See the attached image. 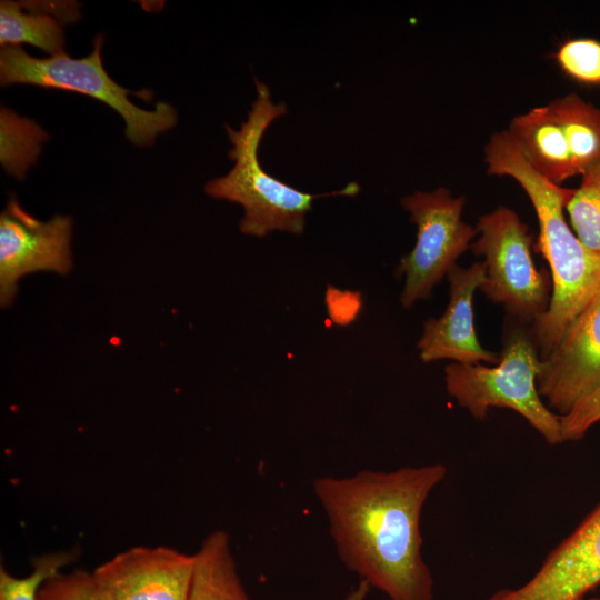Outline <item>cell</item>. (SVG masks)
I'll return each instance as SVG.
<instances>
[{
	"mask_svg": "<svg viewBox=\"0 0 600 600\" xmlns=\"http://www.w3.org/2000/svg\"><path fill=\"white\" fill-rule=\"evenodd\" d=\"M76 558L74 551H59L43 554L32 561L33 570L27 577H14L3 567L0 569V600H38L41 584L60 572L59 570Z\"/></svg>",
	"mask_w": 600,
	"mask_h": 600,
	"instance_id": "cell-18",
	"label": "cell"
},
{
	"mask_svg": "<svg viewBox=\"0 0 600 600\" xmlns=\"http://www.w3.org/2000/svg\"><path fill=\"white\" fill-rule=\"evenodd\" d=\"M72 220L40 221L11 198L0 216V302H13L20 278L38 271L68 274L72 268Z\"/></svg>",
	"mask_w": 600,
	"mask_h": 600,
	"instance_id": "cell-8",
	"label": "cell"
},
{
	"mask_svg": "<svg viewBox=\"0 0 600 600\" xmlns=\"http://www.w3.org/2000/svg\"><path fill=\"white\" fill-rule=\"evenodd\" d=\"M540 363L530 331L511 321L497 366L449 363L444 369L447 392L478 420L491 408L511 409L549 444H559L563 442L560 416L546 404L537 387Z\"/></svg>",
	"mask_w": 600,
	"mask_h": 600,
	"instance_id": "cell-5",
	"label": "cell"
},
{
	"mask_svg": "<svg viewBox=\"0 0 600 600\" xmlns=\"http://www.w3.org/2000/svg\"><path fill=\"white\" fill-rule=\"evenodd\" d=\"M370 589V586L366 581L359 580L358 584L351 589L344 600H366Z\"/></svg>",
	"mask_w": 600,
	"mask_h": 600,
	"instance_id": "cell-23",
	"label": "cell"
},
{
	"mask_svg": "<svg viewBox=\"0 0 600 600\" xmlns=\"http://www.w3.org/2000/svg\"><path fill=\"white\" fill-rule=\"evenodd\" d=\"M553 59L570 79L584 86H600V41L574 38L562 42Z\"/></svg>",
	"mask_w": 600,
	"mask_h": 600,
	"instance_id": "cell-19",
	"label": "cell"
},
{
	"mask_svg": "<svg viewBox=\"0 0 600 600\" xmlns=\"http://www.w3.org/2000/svg\"><path fill=\"white\" fill-rule=\"evenodd\" d=\"M102 36L93 40V50L82 58L62 52L48 58L28 54L20 46L2 47L0 51L1 86L32 84L66 90L94 98L114 111L126 122L127 138L138 147L151 146L157 136L172 129L177 111L167 102H158L153 110L133 104L129 96L150 101L153 93L143 89L132 91L112 80L101 59Z\"/></svg>",
	"mask_w": 600,
	"mask_h": 600,
	"instance_id": "cell-4",
	"label": "cell"
},
{
	"mask_svg": "<svg viewBox=\"0 0 600 600\" xmlns=\"http://www.w3.org/2000/svg\"><path fill=\"white\" fill-rule=\"evenodd\" d=\"M486 276L484 262L453 267L448 273L449 302L440 318L424 322L418 341L423 362L449 359L456 363H498L499 354L484 349L474 329L473 294Z\"/></svg>",
	"mask_w": 600,
	"mask_h": 600,
	"instance_id": "cell-12",
	"label": "cell"
},
{
	"mask_svg": "<svg viewBox=\"0 0 600 600\" xmlns=\"http://www.w3.org/2000/svg\"><path fill=\"white\" fill-rule=\"evenodd\" d=\"M1 131L18 139L17 154L9 174L22 179L27 169L32 166L41 150V143L47 140V133L29 119L20 118L10 110L1 109Z\"/></svg>",
	"mask_w": 600,
	"mask_h": 600,
	"instance_id": "cell-20",
	"label": "cell"
},
{
	"mask_svg": "<svg viewBox=\"0 0 600 600\" xmlns=\"http://www.w3.org/2000/svg\"><path fill=\"white\" fill-rule=\"evenodd\" d=\"M478 239L470 249L484 258L486 276L480 291L501 304L519 323L543 314L551 298V276L532 259V236L517 212L500 206L477 222Z\"/></svg>",
	"mask_w": 600,
	"mask_h": 600,
	"instance_id": "cell-6",
	"label": "cell"
},
{
	"mask_svg": "<svg viewBox=\"0 0 600 600\" xmlns=\"http://www.w3.org/2000/svg\"><path fill=\"white\" fill-rule=\"evenodd\" d=\"M257 98L252 102L247 120L238 130L226 126L232 144L228 156L234 162L224 176L207 182L208 196L236 202L244 210L239 223L242 233L266 237L279 230L301 234L307 212L318 198L330 196H356L360 187L350 182L343 189L311 194L298 190L266 172L259 161L261 140L274 120L287 113L284 102L274 103L266 83L254 78Z\"/></svg>",
	"mask_w": 600,
	"mask_h": 600,
	"instance_id": "cell-3",
	"label": "cell"
},
{
	"mask_svg": "<svg viewBox=\"0 0 600 600\" xmlns=\"http://www.w3.org/2000/svg\"><path fill=\"white\" fill-rule=\"evenodd\" d=\"M537 387L546 404L559 416L600 388V293L541 359Z\"/></svg>",
	"mask_w": 600,
	"mask_h": 600,
	"instance_id": "cell-9",
	"label": "cell"
},
{
	"mask_svg": "<svg viewBox=\"0 0 600 600\" xmlns=\"http://www.w3.org/2000/svg\"><path fill=\"white\" fill-rule=\"evenodd\" d=\"M464 201V197H453L443 187L416 191L401 200L417 226L416 244L397 269L399 276L404 274L400 297L404 308L430 298L433 287L457 266L478 236L477 228L462 220Z\"/></svg>",
	"mask_w": 600,
	"mask_h": 600,
	"instance_id": "cell-7",
	"label": "cell"
},
{
	"mask_svg": "<svg viewBox=\"0 0 600 600\" xmlns=\"http://www.w3.org/2000/svg\"><path fill=\"white\" fill-rule=\"evenodd\" d=\"M188 600H250L240 581L226 531L209 533L193 553Z\"/></svg>",
	"mask_w": 600,
	"mask_h": 600,
	"instance_id": "cell-15",
	"label": "cell"
},
{
	"mask_svg": "<svg viewBox=\"0 0 600 600\" xmlns=\"http://www.w3.org/2000/svg\"><path fill=\"white\" fill-rule=\"evenodd\" d=\"M79 10L76 2H0V44L28 43L50 56L64 52L62 23L76 21Z\"/></svg>",
	"mask_w": 600,
	"mask_h": 600,
	"instance_id": "cell-14",
	"label": "cell"
},
{
	"mask_svg": "<svg viewBox=\"0 0 600 600\" xmlns=\"http://www.w3.org/2000/svg\"><path fill=\"white\" fill-rule=\"evenodd\" d=\"M584 600H600V597H591V598H588V599H584Z\"/></svg>",
	"mask_w": 600,
	"mask_h": 600,
	"instance_id": "cell-24",
	"label": "cell"
},
{
	"mask_svg": "<svg viewBox=\"0 0 600 600\" xmlns=\"http://www.w3.org/2000/svg\"><path fill=\"white\" fill-rule=\"evenodd\" d=\"M447 471L432 463L313 481L340 560L390 600L433 598V577L421 554L420 518Z\"/></svg>",
	"mask_w": 600,
	"mask_h": 600,
	"instance_id": "cell-1",
	"label": "cell"
},
{
	"mask_svg": "<svg viewBox=\"0 0 600 600\" xmlns=\"http://www.w3.org/2000/svg\"><path fill=\"white\" fill-rule=\"evenodd\" d=\"M564 209L579 240L600 253V164L581 176Z\"/></svg>",
	"mask_w": 600,
	"mask_h": 600,
	"instance_id": "cell-17",
	"label": "cell"
},
{
	"mask_svg": "<svg viewBox=\"0 0 600 600\" xmlns=\"http://www.w3.org/2000/svg\"><path fill=\"white\" fill-rule=\"evenodd\" d=\"M548 107L557 118L568 142L574 176L600 164V107L574 92L558 98Z\"/></svg>",
	"mask_w": 600,
	"mask_h": 600,
	"instance_id": "cell-16",
	"label": "cell"
},
{
	"mask_svg": "<svg viewBox=\"0 0 600 600\" xmlns=\"http://www.w3.org/2000/svg\"><path fill=\"white\" fill-rule=\"evenodd\" d=\"M600 421V388L578 401L564 416H560L561 436L564 441L582 439Z\"/></svg>",
	"mask_w": 600,
	"mask_h": 600,
	"instance_id": "cell-22",
	"label": "cell"
},
{
	"mask_svg": "<svg viewBox=\"0 0 600 600\" xmlns=\"http://www.w3.org/2000/svg\"><path fill=\"white\" fill-rule=\"evenodd\" d=\"M38 600H114L93 572L74 570L58 572L47 579L38 591Z\"/></svg>",
	"mask_w": 600,
	"mask_h": 600,
	"instance_id": "cell-21",
	"label": "cell"
},
{
	"mask_svg": "<svg viewBox=\"0 0 600 600\" xmlns=\"http://www.w3.org/2000/svg\"><path fill=\"white\" fill-rule=\"evenodd\" d=\"M507 132L530 166L550 182L561 186L574 177L567 139L548 104L514 117Z\"/></svg>",
	"mask_w": 600,
	"mask_h": 600,
	"instance_id": "cell-13",
	"label": "cell"
},
{
	"mask_svg": "<svg viewBox=\"0 0 600 600\" xmlns=\"http://www.w3.org/2000/svg\"><path fill=\"white\" fill-rule=\"evenodd\" d=\"M489 174L514 179L529 197L539 223L536 250L550 266L551 298L547 311L531 322L540 358L559 343L572 320L600 293V253L586 247L568 224L563 210L574 189L554 184L526 160L507 130L484 147Z\"/></svg>",
	"mask_w": 600,
	"mask_h": 600,
	"instance_id": "cell-2",
	"label": "cell"
},
{
	"mask_svg": "<svg viewBox=\"0 0 600 600\" xmlns=\"http://www.w3.org/2000/svg\"><path fill=\"white\" fill-rule=\"evenodd\" d=\"M600 584V502L539 570L514 588L512 600H584Z\"/></svg>",
	"mask_w": 600,
	"mask_h": 600,
	"instance_id": "cell-11",
	"label": "cell"
},
{
	"mask_svg": "<svg viewBox=\"0 0 600 600\" xmlns=\"http://www.w3.org/2000/svg\"><path fill=\"white\" fill-rule=\"evenodd\" d=\"M193 554L166 546L129 548L94 569L114 600H188Z\"/></svg>",
	"mask_w": 600,
	"mask_h": 600,
	"instance_id": "cell-10",
	"label": "cell"
}]
</instances>
